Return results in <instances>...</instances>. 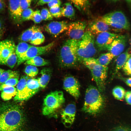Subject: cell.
I'll return each instance as SVG.
<instances>
[{
  "instance_id": "cell-1",
  "label": "cell",
  "mask_w": 131,
  "mask_h": 131,
  "mask_svg": "<svg viewBox=\"0 0 131 131\" xmlns=\"http://www.w3.org/2000/svg\"><path fill=\"white\" fill-rule=\"evenodd\" d=\"M25 120L19 105L8 102L0 103V131H23Z\"/></svg>"
},
{
  "instance_id": "cell-2",
  "label": "cell",
  "mask_w": 131,
  "mask_h": 131,
  "mask_svg": "<svg viewBox=\"0 0 131 131\" xmlns=\"http://www.w3.org/2000/svg\"><path fill=\"white\" fill-rule=\"evenodd\" d=\"M101 93L95 87L89 86L86 90L82 111L92 115L101 113L105 105V99Z\"/></svg>"
},
{
  "instance_id": "cell-3",
  "label": "cell",
  "mask_w": 131,
  "mask_h": 131,
  "mask_svg": "<svg viewBox=\"0 0 131 131\" xmlns=\"http://www.w3.org/2000/svg\"><path fill=\"white\" fill-rule=\"evenodd\" d=\"M78 41L70 39L63 43L59 55V62L62 67H72L77 64L78 61L77 53Z\"/></svg>"
},
{
  "instance_id": "cell-4",
  "label": "cell",
  "mask_w": 131,
  "mask_h": 131,
  "mask_svg": "<svg viewBox=\"0 0 131 131\" xmlns=\"http://www.w3.org/2000/svg\"><path fill=\"white\" fill-rule=\"evenodd\" d=\"M97 50L93 35L89 31L85 32L78 41L77 53L78 61H82L84 59L93 57Z\"/></svg>"
},
{
  "instance_id": "cell-5",
  "label": "cell",
  "mask_w": 131,
  "mask_h": 131,
  "mask_svg": "<svg viewBox=\"0 0 131 131\" xmlns=\"http://www.w3.org/2000/svg\"><path fill=\"white\" fill-rule=\"evenodd\" d=\"M65 99L62 91L57 90L48 94L44 99L42 114L50 116L54 114L64 103Z\"/></svg>"
},
{
  "instance_id": "cell-6",
  "label": "cell",
  "mask_w": 131,
  "mask_h": 131,
  "mask_svg": "<svg viewBox=\"0 0 131 131\" xmlns=\"http://www.w3.org/2000/svg\"><path fill=\"white\" fill-rule=\"evenodd\" d=\"M101 20L109 26L116 29L130 30V23L123 13L120 10L110 12L103 16Z\"/></svg>"
},
{
  "instance_id": "cell-7",
  "label": "cell",
  "mask_w": 131,
  "mask_h": 131,
  "mask_svg": "<svg viewBox=\"0 0 131 131\" xmlns=\"http://www.w3.org/2000/svg\"><path fill=\"white\" fill-rule=\"evenodd\" d=\"M90 70L97 88L100 92H102L105 89V82L107 74V66H102L98 63Z\"/></svg>"
},
{
  "instance_id": "cell-8",
  "label": "cell",
  "mask_w": 131,
  "mask_h": 131,
  "mask_svg": "<svg viewBox=\"0 0 131 131\" xmlns=\"http://www.w3.org/2000/svg\"><path fill=\"white\" fill-rule=\"evenodd\" d=\"M55 42L53 41L44 46L36 47L32 46L30 47L25 55L17 62L19 65L22 63L32 58L46 53L51 49Z\"/></svg>"
},
{
  "instance_id": "cell-9",
  "label": "cell",
  "mask_w": 131,
  "mask_h": 131,
  "mask_svg": "<svg viewBox=\"0 0 131 131\" xmlns=\"http://www.w3.org/2000/svg\"><path fill=\"white\" fill-rule=\"evenodd\" d=\"M29 78L28 76L25 75L21 77L17 85V93L14 98L15 101H26L34 95L27 86V81Z\"/></svg>"
},
{
  "instance_id": "cell-10",
  "label": "cell",
  "mask_w": 131,
  "mask_h": 131,
  "mask_svg": "<svg viewBox=\"0 0 131 131\" xmlns=\"http://www.w3.org/2000/svg\"><path fill=\"white\" fill-rule=\"evenodd\" d=\"M129 35H119L113 41L107 50L114 57H117L123 52L127 44Z\"/></svg>"
},
{
  "instance_id": "cell-11",
  "label": "cell",
  "mask_w": 131,
  "mask_h": 131,
  "mask_svg": "<svg viewBox=\"0 0 131 131\" xmlns=\"http://www.w3.org/2000/svg\"><path fill=\"white\" fill-rule=\"evenodd\" d=\"M63 88L66 92L76 99L80 95V85L78 80L71 76L66 77L64 80Z\"/></svg>"
},
{
  "instance_id": "cell-12",
  "label": "cell",
  "mask_w": 131,
  "mask_h": 131,
  "mask_svg": "<svg viewBox=\"0 0 131 131\" xmlns=\"http://www.w3.org/2000/svg\"><path fill=\"white\" fill-rule=\"evenodd\" d=\"M84 21H77L69 24L66 33L71 39L79 40L83 36L86 26Z\"/></svg>"
},
{
  "instance_id": "cell-13",
  "label": "cell",
  "mask_w": 131,
  "mask_h": 131,
  "mask_svg": "<svg viewBox=\"0 0 131 131\" xmlns=\"http://www.w3.org/2000/svg\"><path fill=\"white\" fill-rule=\"evenodd\" d=\"M119 35L108 31L98 35L95 41V45L99 51L107 50L114 40Z\"/></svg>"
},
{
  "instance_id": "cell-14",
  "label": "cell",
  "mask_w": 131,
  "mask_h": 131,
  "mask_svg": "<svg viewBox=\"0 0 131 131\" xmlns=\"http://www.w3.org/2000/svg\"><path fill=\"white\" fill-rule=\"evenodd\" d=\"M76 107L74 103L68 104L62 111L61 119L62 123L67 128L70 127L74 121L76 114Z\"/></svg>"
},
{
  "instance_id": "cell-15",
  "label": "cell",
  "mask_w": 131,
  "mask_h": 131,
  "mask_svg": "<svg viewBox=\"0 0 131 131\" xmlns=\"http://www.w3.org/2000/svg\"><path fill=\"white\" fill-rule=\"evenodd\" d=\"M16 46L11 40L0 41V64H4L8 58L15 51Z\"/></svg>"
},
{
  "instance_id": "cell-16",
  "label": "cell",
  "mask_w": 131,
  "mask_h": 131,
  "mask_svg": "<svg viewBox=\"0 0 131 131\" xmlns=\"http://www.w3.org/2000/svg\"><path fill=\"white\" fill-rule=\"evenodd\" d=\"M69 24L65 21H53L45 26V30L54 36L56 37L67 30Z\"/></svg>"
},
{
  "instance_id": "cell-17",
  "label": "cell",
  "mask_w": 131,
  "mask_h": 131,
  "mask_svg": "<svg viewBox=\"0 0 131 131\" xmlns=\"http://www.w3.org/2000/svg\"><path fill=\"white\" fill-rule=\"evenodd\" d=\"M20 0H9L8 2L10 16L12 20L16 24L21 23L22 11L20 6Z\"/></svg>"
},
{
  "instance_id": "cell-18",
  "label": "cell",
  "mask_w": 131,
  "mask_h": 131,
  "mask_svg": "<svg viewBox=\"0 0 131 131\" xmlns=\"http://www.w3.org/2000/svg\"><path fill=\"white\" fill-rule=\"evenodd\" d=\"M88 28V31L93 35H98L102 33L107 31L110 29L109 26L101 20L91 22L89 25Z\"/></svg>"
},
{
  "instance_id": "cell-19",
  "label": "cell",
  "mask_w": 131,
  "mask_h": 131,
  "mask_svg": "<svg viewBox=\"0 0 131 131\" xmlns=\"http://www.w3.org/2000/svg\"><path fill=\"white\" fill-rule=\"evenodd\" d=\"M131 56V49L129 48L117 57L115 68L112 76V79L115 76L119 70L123 68Z\"/></svg>"
},
{
  "instance_id": "cell-20",
  "label": "cell",
  "mask_w": 131,
  "mask_h": 131,
  "mask_svg": "<svg viewBox=\"0 0 131 131\" xmlns=\"http://www.w3.org/2000/svg\"><path fill=\"white\" fill-rule=\"evenodd\" d=\"M41 76L37 80L40 88H45L48 85L50 79L52 71L48 68H44L41 71Z\"/></svg>"
},
{
  "instance_id": "cell-21",
  "label": "cell",
  "mask_w": 131,
  "mask_h": 131,
  "mask_svg": "<svg viewBox=\"0 0 131 131\" xmlns=\"http://www.w3.org/2000/svg\"><path fill=\"white\" fill-rule=\"evenodd\" d=\"M40 29L37 26H33L24 31L20 36L19 39L20 42H29L34 33Z\"/></svg>"
},
{
  "instance_id": "cell-22",
  "label": "cell",
  "mask_w": 131,
  "mask_h": 131,
  "mask_svg": "<svg viewBox=\"0 0 131 131\" xmlns=\"http://www.w3.org/2000/svg\"><path fill=\"white\" fill-rule=\"evenodd\" d=\"M1 96L4 101L10 99L16 95L17 91L16 88L14 87H8L4 88L2 90Z\"/></svg>"
},
{
  "instance_id": "cell-23",
  "label": "cell",
  "mask_w": 131,
  "mask_h": 131,
  "mask_svg": "<svg viewBox=\"0 0 131 131\" xmlns=\"http://www.w3.org/2000/svg\"><path fill=\"white\" fill-rule=\"evenodd\" d=\"M62 8V16L69 18H74L75 15V11L74 8L70 2L65 3Z\"/></svg>"
},
{
  "instance_id": "cell-24",
  "label": "cell",
  "mask_w": 131,
  "mask_h": 131,
  "mask_svg": "<svg viewBox=\"0 0 131 131\" xmlns=\"http://www.w3.org/2000/svg\"><path fill=\"white\" fill-rule=\"evenodd\" d=\"M32 45L26 42H20L16 46L15 52L18 57V60L25 53L29 48Z\"/></svg>"
},
{
  "instance_id": "cell-25",
  "label": "cell",
  "mask_w": 131,
  "mask_h": 131,
  "mask_svg": "<svg viewBox=\"0 0 131 131\" xmlns=\"http://www.w3.org/2000/svg\"><path fill=\"white\" fill-rule=\"evenodd\" d=\"M25 64L34 66H41L48 65V61L41 57L37 56L29 59L25 61Z\"/></svg>"
},
{
  "instance_id": "cell-26",
  "label": "cell",
  "mask_w": 131,
  "mask_h": 131,
  "mask_svg": "<svg viewBox=\"0 0 131 131\" xmlns=\"http://www.w3.org/2000/svg\"><path fill=\"white\" fill-rule=\"evenodd\" d=\"M114 57L112 54L108 52L101 54L96 59L99 64L104 66H107Z\"/></svg>"
},
{
  "instance_id": "cell-27",
  "label": "cell",
  "mask_w": 131,
  "mask_h": 131,
  "mask_svg": "<svg viewBox=\"0 0 131 131\" xmlns=\"http://www.w3.org/2000/svg\"><path fill=\"white\" fill-rule=\"evenodd\" d=\"M19 78V74L17 72L10 70L5 71L0 76V85L10 79Z\"/></svg>"
},
{
  "instance_id": "cell-28",
  "label": "cell",
  "mask_w": 131,
  "mask_h": 131,
  "mask_svg": "<svg viewBox=\"0 0 131 131\" xmlns=\"http://www.w3.org/2000/svg\"><path fill=\"white\" fill-rule=\"evenodd\" d=\"M45 40V37L40 29L34 33L29 42L34 45H39L43 43Z\"/></svg>"
},
{
  "instance_id": "cell-29",
  "label": "cell",
  "mask_w": 131,
  "mask_h": 131,
  "mask_svg": "<svg viewBox=\"0 0 131 131\" xmlns=\"http://www.w3.org/2000/svg\"><path fill=\"white\" fill-rule=\"evenodd\" d=\"M26 84L28 88L34 95L40 88L37 79L29 78L27 80Z\"/></svg>"
},
{
  "instance_id": "cell-30",
  "label": "cell",
  "mask_w": 131,
  "mask_h": 131,
  "mask_svg": "<svg viewBox=\"0 0 131 131\" xmlns=\"http://www.w3.org/2000/svg\"><path fill=\"white\" fill-rule=\"evenodd\" d=\"M126 92L124 88L120 86H116L112 90V94L114 98L120 100L124 98Z\"/></svg>"
},
{
  "instance_id": "cell-31",
  "label": "cell",
  "mask_w": 131,
  "mask_h": 131,
  "mask_svg": "<svg viewBox=\"0 0 131 131\" xmlns=\"http://www.w3.org/2000/svg\"><path fill=\"white\" fill-rule=\"evenodd\" d=\"M71 2L80 11L84 10L90 4L89 1L85 0H72Z\"/></svg>"
},
{
  "instance_id": "cell-32",
  "label": "cell",
  "mask_w": 131,
  "mask_h": 131,
  "mask_svg": "<svg viewBox=\"0 0 131 131\" xmlns=\"http://www.w3.org/2000/svg\"><path fill=\"white\" fill-rule=\"evenodd\" d=\"M18 59V57L15 51L8 58L4 64L6 65L11 68H12L17 63Z\"/></svg>"
},
{
  "instance_id": "cell-33",
  "label": "cell",
  "mask_w": 131,
  "mask_h": 131,
  "mask_svg": "<svg viewBox=\"0 0 131 131\" xmlns=\"http://www.w3.org/2000/svg\"><path fill=\"white\" fill-rule=\"evenodd\" d=\"M34 12V11L32 9L30 8L23 11L21 15V22L31 20Z\"/></svg>"
},
{
  "instance_id": "cell-34",
  "label": "cell",
  "mask_w": 131,
  "mask_h": 131,
  "mask_svg": "<svg viewBox=\"0 0 131 131\" xmlns=\"http://www.w3.org/2000/svg\"><path fill=\"white\" fill-rule=\"evenodd\" d=\"M25 72L28 76L33 77L38 74V71L36 66L28 65L26 67Z\"/></svg>"
},
{
  "instance_id": "cell-35",
  "label": "cell",
  "mask_w": 131,
  "mask_h": 131,
  "mask_svg": "<svg viewBox=\"0 0 131 131\" xmlns=\"http://www.w3.org/2000/svg\"><path fill=\"white\" fill-rule=\"evenodd\" d=\"M19 78H13L10 79L0 85V91H2L5 87H14L19 82Z\"/></svg>"
},
{
  "instance_id": "cell-36",
  "label": "cell",
  "mask_w": 131,
  "mask_h": 131,
  "mask_svg": "<svg viewBox=\"0 0 131 131\" xmlns=\"http://www.w3.org/2000/svg\"><path fill=\"white\" fill-rule=\"evenodd\" d=\"M41 14L42 20H51L53 19V17L47 8H42L41 11Z\"/></svg>"
},
{
  "instance_id": "cell-37",
  "label": "cell",
  "mask_w": 131,
  "mask_h": 131,
  "mask_svg": "<svg viewBox=\"0 0 131 131\" xmlns=\"http://www.w3.org/2000/svg\"><path fill=\"white\" fill-rule=\"evenodd\" d=\"M124 74L131 77V56L122 68Z\"/></svg>"
},
{
  "instance_id": "cell-38",
  "label": "cell",
  "mask_w": 131,
  "mask_h": 131,
  "mask_svg": "<svg viewBox=\"0 0 131 131\" xmlns=\"http://www.w3.org/2000/svg\"><path fill=\"white\" fill-rule=\"evenodd\" d=\"M62 8L60 7L50 8L49 11L53 17L59 18L62 16Z\"/></svg>"
},
{
  "instance_id": "cell-39",
  "label": "cell",
  "mask_w": 131,
  "mask_h": 131,
  "mask_svg": "<svg viewBox=\"0 0 131 131\" xmlns=\"http://www.w3.org/2000/svg\"><path fill=\"white\" fill-rule=\"evenodd\" d=\"M31 20L36 24L40 23L42 20L41 11L39 10H36L34 12Z\"/></svg>"
},
{
  "instance_id": "cell-40",
  "label": "cell",
  "mask_w": 131,
  "mask_h": 131,
  "mask_svg": "<svg viewBox=\"0 0 131 131\" xmlns=\"http://www.w3.org/2000/svg\"><path fill=\"white\" fill-rule=\"evenodd\" d=\"M31 0H20V6L22 11L28 8L31 4Z\"/></svg>"
},
{
  "instance_id": "cell-41",
  "label": "cell",
  "mask_w": 131,
  "mask_h": 131,
  "mask_svg": "<svg viewBox=\"0 0 131 131\" xmlns=\"http://www.w3.org/2000/svg\"><path fill=\"white\" fill-rule=\"evenodd\" d=\"M61 1L59 0H51L48 3V7L50 8L60 7Z\"/></svg>"
},
{
  "instance_id": "cell-42",
  "label": "cell",
  "mask_w": 131,
  "mask_h": 131,
  "mask_svg": "<svg viewBox=\"0 0 131 131\" xmlns=\"http://www.w3.org/2000/svg\"><path fill=\"white\" fill-rule=\"evenodd\" d=\"M111 131H131V129L126 126H120L115 127Z\"/></svg>"
},
{
  "instance_id": "cell-43",
  "label": "cell",
  "mask_w": 131,
  "mask_h": 131,
  "mask_svg": "<svg viewBox=\"0 0 131 131\" xmlns=\"http://www.w3.org/2000/svg\"><path fill=\"white\" fill-rule=\"evenodd\" d=\"M124 97L127 103L131 105V91H128L126 92Z\"/></svg>"
},
{
  "instance_id": "cell-44",
  "label": "cell",
  "mask_w": 131,
  "mask_h": 131,
  "mask_svg": "<svg viewBox=\"0 0 131 131\" xmlns=\"http://www.w3.org/2000/svg\"><path fill=\"white\" fill-rule=\"evenodd\" d=\"M118 77L122 80L128 86L131 87V77L124 78L120 75Z\"/></svg>"
},
{
  "instance_id": "cell-45",
  "label": "cell",
  "mask_w": 131,
  "mask_h": 131,
  "mask_svg": "<svg viewBox=\"0 0 131 131\" xmlns=\"http://www.w3.org/2000/svg\"><path fill=\"white\" fill-rule=\"evenodd\" d=\"M4 29V22L0 18V39L3 35Z\"/></svg>"
},
{
  "instance_id": "cell-46",
  "label": "cell",
  "mask_w": 131,
  "mask_h": 131,
  "mask_svg": "<svg viewBox=\"0 0 131 131\" xmlns=\"http://www.w3.org/2000/svg\"><path fill=\"white\" fill-rule=\"evenodd\" d=\"M6 5L4 1L0 0V13H2L5 10Z\"/></svg>"
},
{
  "instance_id": "cell-47",
  "label": "cell",
  "mask_w": 131,
  "mask_h": 131,
  "mask_svg": "<svg viewBox=\"0 0 131 131\" xmlns=\"http://www.w3.org/2000/svg\"><path fill=\"white\" fill-rule=\"evenodd\" d=\"M51 0H40L37 2L36 5L40 6L43 5L45 4H48Z\"/></svg>"
},
{
  "instance_id": "cell-48",
  "label": "cell",
  "mask_w": 131,
  "mask_h": 131,
  "mask_svg": "<svg viewBox=\"0 0 131 131\" xmlns=\"http://www.w3.org/2000/svg\"><path fill=\"white\" fill-rule=\"evenodd\" d=\"M125 1L128 6L131 14V0H126Z\"/></svg>"
},
{
  "instance_id": "cell-49",
  "label": "cell",
  "mask_w": 131,
  "mask_h": 131,
  "mask_svg": "<svg viewBox=\"0 0 131 131\" xmlns=\"http://www.w3.org/2000/svg\"><path fill=\"white\" fill-rule=\"evenodd\" d=\"M5 71L4 70L0 68V76L2 73Z\"/></svg>"
},
{
  "instance_id": "cell-50",
  "label": "cell",
  "mask_w": 131,
  "mask_h": 131,
  "mask_svg": "<svg viewBox=\"0 0 131 131\" xmlns=\"http://www.w3.org/2000/svg\"><path fill=\"white\" fill-rule=\"evenodd\" d=\"M129 42L130 43L131 47V36L130 38V40H129Z\"/></svg>"
}]
</instances>
